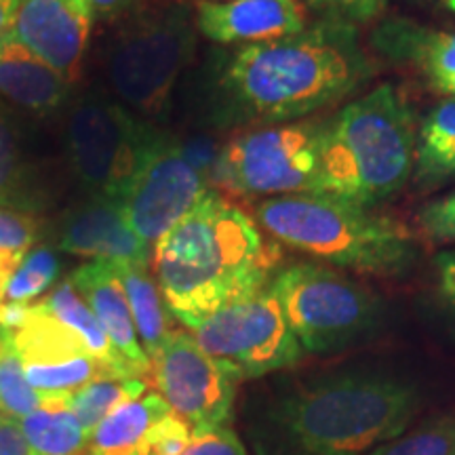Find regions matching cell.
Here are the masks:
<instances>
[{
	"label": "cell",
	"mask_w": 455,
	"mask_h": 455,
	"mask_svg": "<svg viewBox=\"0 0 455 455\" xmlns=\"http://www.w3.org/2000/svg\"><path fill=\"white\" fill-rule=\"evenodd\" d=\"M371 76L356 28L323 20L293 36L238 49L221 70L220 95L232 121L268 127L331 108Z\"/></svg>",
	"instance_id": "1"
},
{
	"label": "cell",
	"mask_w": 455,
	"mask_h": 455,
	"mask_svg": "<svg viewBox=\"0 0 455 455\" xmlns=\"http://www.w3.org/2000/svg\"><path fill=\"white\" fill-rule=\"evenodd\" d=\"M276 251L238 204L207 190L158 238L152 272L171 315L190 329L270 281Z\"/></svg>",
	"instance_id": "2"
},
{
	"label": "cell",
	"mask_w": 455,
	"mask_h": 455,
	"mask_svg": "<svg viewBox=\"0 0 455 455\" xmlns=\"http://www.w3.org/2000/svg\"><path fill=\"white\" fill-rule=\"evenodd\" d=\"M418 386L382 371L321 375L289 390L266 418L275 455H367L409 428Z\"/></svg>",
	"instance_id": "3"
},
{
	"label": "cell",
	"mask_w": 455,
	"mask_h": 455,
	"mask_svg": "<svg viewBox=\"0 0 455 455\" xmlns=\"http://www.w3.org/2000/svg\"><path fill=\"white\" fill-rule=\"evenodd\" d=\"M418 127L407 100L382 83L327 121L323 195L378 207L413 175Z\"/></svg>",
	"instance_id": "4"
},
{
	"label": "cell",
	"mask_w": 455,
	"mask_h": 455,
	"mask_svg": "<svg viewBox=\"0 0 455 455\" xmlns=\"http://www.w3.org/2000/svg\"><path fill=\"white\" fill-rule=\"evenodd\" d=\"M253 220L281 244L363 275H403L418 255L405 226L329 195L264 198Z\"/></svg>",
	"instance_id": "5"
},
{
	"label": "cell",
	"mask_w": 455,
	"mask_h": 455,
	"mask_svg": "<svg viewBox=\"0 0 455 455\" xmlns=\"http://www.w3.org/2000/svg\"><path fill=\"white\" fill-rule=\"evenodd\" d=\"M195 11L163 0L124 13L106 55L108 83L121 106L158 116L196 51Z\"/></svg>",
	"instance_id": "6"
},
{
	"label": "cell",
	"mask_w": 455,
	"mask_h": 455,
	"mask_svg": "<svg viewBox=\"0 0 455 455\" xmlns=\"http://www.w3.org/2000/svg\"><path fill=\"white\" fill-rule=\"evenodd\" d=\"M284 318L308 355H331L363 339L382 321V301L325 264L284 266L270 276Z\"/></svg>",
	"instance_id": "7"
},
{
	"label": "cell",
	"mask_w": 455,
	"mask_h": 455,
	"mask_svg": "<svg viewBox=\"0 0 455 455\" xmlns=\"http://www.w3.org/2000/svg\"><path fill=\"white\" fill-rule=\"evenodd\" d=\"M327 121H295L243 131L215 163L220 186L238 196L323 195Z\"/></svg>",
	"instance_id": "8"
},
{
	"label": "cell",
	"mask_w": 455,
	"mask_h": 455,
	"mask_svg": "<svg viewBox=\"0 0 455 455\" xmlns=\"http://www.w3.org/2000/svg\"><path fill=\"white\" fill-rule=\"evenodd\" d=\"M190 331L238 382L291 367L304 356L270 281L203 318Z\"/></svg>",
	"instance_id": "9"
},
{
	"label": "cell",
	"mask_w": 455,
	"mask_h": 455,
	"mask_svg": "<svg viewBox=\"0 0 455 455\" xmlns=\"http://www.w3.org/2000/svg\"><path fill=\"white\" fill-rule=\"evenodd\" d=\"M152 133L121 104L104 98L81 100L66 129L74 173L93 196L121 201Z\"/></svg>",
	"instance_id": "10"
},
{
	"label": "cell",
	"mask_w": 455,
	"mask_h": 455,
	"mask_svg": "<svg viewBox=\"0 0 455 455\" xmlns=\"http://www.w3.org/2000/svg\"><path fill=\"white\" fill-rule=\"evenodd\" d=\"M207 190V180L188 148L155 131L118 203L135 235L155 249L158 238L167 235Z\"/></svg>",
	"instance_id": "11"
},
{
	"label": "cell",
	"mask_w": 455,
	"mask_h": 455,
	"mask_svg": "<svg viewBox=\"0 0 455 455\" xmlns=\"http://www.w3.org/2000/svg\"><path fill=\"white\" fill-rule=\"evenodd\" d=\"M158 392L192 432L221 428L230 422L238 379L209 356L195 335L173 331L150 361Z\"/></svg>",
	"instance_id": "12"
},
{
	"label": "cell",
	"mask_w": 455,
	"mask_h": 455,
	"mask_svg": "<svg viewBox=\"0 0 455 455\" xmlns=\"http://www.w3.org/2000/svg\"><path fill=\"white\" fill-rule=\"evenodd\" d=\"M93 21L84 0H17L9 34L74 84Z\"/></svg>",
	"instance_id": "13"
},
{
	"label": "cell",
	"mask_w": 455,
	"mask_h": 455,
	"mask_svg": "<svg viewBox=\"0 0 455 455\" xmlns=\"http://www.w3.org/2000/svg\"><path fill=\"white\" fill-rule=\"evenodd\" d=\"M198 32L220 44H258L293 36L308 28L301 0H230L195 3Z\"/></svg>",
	"instance_id": "14"
},
{
	"label": "cell",
	"mask_w": 455,
	"mask_h": 455,
	"mask_svg": "<svg viewBox=\"0 0 455 455\" xmlns=\"http://www.w3.org/2000/svg\"><path fill=\"white\" fill-rule=\"evenodd\" d=\"M60 247L72 255L114 264L148 266L152 261V249L129 226L121 203L104 196H93L66 215Z\"/></svg>",
	"instance_id": "15"
},
{
	"label": "cell",
	"mask_w": 455,
	"mask_h": 455,
	"mask_svg": "<svg viewBox=\"0 0 455 455\" xmlns=\"http://www.w3.org/2000/svg\"><path fill=\"white\" fill-rule=\"evenodd\" d=\"M70 281L131 369L140 378L150 373V358L140 344L138 329L114 261L91 259L72 272Z\"/></svg>",
	"instance_id": "16"
},
{
	"label": "cell",
	"mask_w": 455,
	"mask_h": 455,
	"mask_svg": "<svg viewBox=\"0 0 455 455\" xmlns=\"http://www.w3.org/2000/svg\"><path fill=\"white\" fill-rule=\"evenodd\" d=\"M70 83L11 34L0 36V95L34 114L64 104Z\"/></svg>",
	"instance_id": "17"
},
{
	"label": "cell",
	"mask_w": 455,
	"mask_h": 455,
	"mask_svg": "<svg viewBox=\"0 0 455 455\" xmlns=\"http://www.w3.org/2000/svg\"><path fill=\"white\" fill-rule=\"evenodd\" d=\"M373 41L392 60L422 70L432 84L455 74V30H430L409 20H392L378 28Z\"/></svg>",
	"instance_id": "18"
},
{
	"label": "cell",
	"mask_w": 455,
	"mask_h": 455,
	"mask_svg": "<svg viewBox=\"0 0 455 455\" xmlns=\"http://www.w3.org/2000/svg\"><path fill=\"white\" fill-rule=\"evenodd\" d=\"M173 413L161 392H146L108 415L89 439V455H146L152 435Z\"/></svg>",
	"instance_id": "19"
},
{
	"label": "cell",
	"mask_w": 455,
	"mask_h": 455,
	"mask_svg": "<svg viewBox=\"0 0 455 455\" xmlns=\"http://www.w3.org/2000/svg\"><path fill=\"white\" fill-rule=\"evenodd\" d=\"M7 333L24 365L51 367L74 358L91 356L83 339L55 315H51L41 301L28 306L20 325Z\"/></svg>",
	"instance_id": "20"
},
{
	"label": "cell",
	"mask_w": 455,
	"mask_h": 455,
	"mask_svg": "<svg viewBox=\"0 0 455 455\" xmlns=\"http://www.w3.org/2000/svg\"><path fill=\"white\" fill-rule=\"evenodd\" d=\"M121 278L124 295H127L131 315L146 356L155 358L164 341L173 333L171 327V310L164 301L155 275L148 272V266L140 264H114Z\"/></svg>",
	"instance_id": "21"
},
{
	"label": "cell",
	"mask_w": 455,
	"mask_h": 455,
	"mask_svg": "<svg viewBox=\"0 0 455 455\" xmlns=\"http://www.w3.org/2000/svg\"><path fill=\"white\" fill-rule=\"evenodd\" d=\"M41 304L51 312V315L60 318L66 327H70L72 331L83 339V344L87 346L91 356L98 358L101 365L110 369L116 378H140V375L131 369L129 363L121 356V352L114 348V344L110 338H108L104 327L100 325L93 310H91L87 301L81 298V293L76 291V287H74L70 278L55 284L53 291H51L47 298H43Z\"/></svg>",
	"instance_id": "22"
},
{
	"label": "cell",
	"mask_w": 455,
	"mask_h": 455,
	"mask_svg": "<svg viewBox=\"0 0 455 455\" xmlns=\"http://www.w3.org/2000/svg\"><path fill=\"white\" fill-rule=\"evenodd\" d=\"M455 178V98L441 101L418 127L413 180L436 186Z\"/></svg>",
	"instance_id": "23"
},
{
	"label": "cell",
	"mask_w": 455,
	"mask_h": 455,
	"mask_svg": "<svg viewBox=\"0 0 455 455\" xmlns=\"http://www.w3.org/2000/svg\"><path fill=\"white\" fill-rule=\"evenodd\" d=\"M68 396H49L44 405L20 419L34 455H83L89 447V435L72 411Z\"/></svg>",
	"instance_id": "24"
},
{
	"label": "cell",
	"mask_w": 455,
	"mask_h": 455,
	"mask_svg": "<svg viewBox=\"0 0 455 455\" xmlns=\"http://www.w3.org/2000/svg\"><path fill=\"white\" fill-rule=\"evenodd\" d=\"M148 392V384L144 378H106L95 379L81 390L72 392L68 396L72 411L76 413L78 422L83 424L84 432L93 435V430L104 422L114 409L124 403L135 401Z\"/></svg>",
	"instance_id": "25"
},
{
	"label": "cell",
	"mask_w": 455,
	"mask_h": 455,
	"mask_svg": "<svg viewBox=\"0 0 455 455\" xmlns=\"http://www.w3.org/2000/svg\"><path fill=\"white\" fill-rule=\"evenodd\" d=\"M51 395L34 390L28 382L24 363L17 355L9 333L0 327V415L21 419L47 403Z\"/></svg>",
	"instance_id": "26"
},
{
	"label": "cell",
	"mask_w": 455,
	"mask_h": 455,
	"mask_svg": "<svg viewBox=\"0 0 455 455\" xmlns=\"http://www.w3.org/2000/svg\"><path fill=\"white\" fill-rule=\"evenodd\" d=\"M60 276V259L51 247H34L21 258L7 287V301L32 304L53 287Z\"/></svg>",
	"instance_id": "27"
},
{
	"label": "cell",
	"mask_w": 455,
	"mask_h": 455,
	"mask_svg": "<svg viewBox=\"0 0 455 455\" xmlns=\"http://www.w3.org/2000/svg\"><path fill=\"white\" fill-rule=\"evenodd\" d=\"M367 455H455V413L441 415Z\"/></svg>",
	"instance_id": "28"
},
{
	"label": "cell",
	"mask_w": 455,
	"mask_h": 455,
	"mask_svg": "<svg viewBox=\"0 0 455 455\" xmlns=\"http://www.w3.org/2000/svg\"><path fill=\"white\" fill-rule=\"evenodd\" d=\"M26 188V164L21 158L15 131L11 127L9 118L0 112V207H30Z\"/></svg>",
	"instance_id": "29"
},
{
	"label": "cell",
	"mask_w": 455,
	"mask_h": 455,
	"mask_svg": "<svg viewBox=\"0 0 455 455\" xmlns=\"http://www.w3.org/2000/svg\"><path fill=\"white\" fill-rule=\"evenodd\" d=\"M301 3L308 9H315L325 21L356 28L378 20L388 0H301Z\"/></svg>",
	"instance_id": "30"
},
{
	"label": "cell",
	"mask_w": 455,
	"mask_h": 455,
	"mask_svg": "<svg viewBox=\"0 0 455 455\" xmlns=\"http://www.w3.org/2000/svg\"><path fill=\"white\" fill-rule=\"evenodd\" d=\"M41 235V221L32 212L0 207V251L28 253Z\"/></svg>",
	"instance_id": "31"
},
{
	"label": "cell",
	"mask_w": 455,
	"mask_h": 455,
	"mask_svg": "<svg viewBox=\"0 0 455 455\" xmlns=\"http://www.w3.org/2000/svg\"><path fill=\"white\" fill-rule=\"evenodd\" d=\"M418 224L422 235L430 243L453 244L455 243V190L447 196L436 198L419 209Z\"/></svg>",
	"instance_id": "32"
},
{
	"label": "cell",
	"mask_w": 455,
	"mask_h": 455,
	"mask_svg": "<svg viewBox=\"0 0 455 455\" xmlns=\"http://www.w3.org/2000/svg\"><path fill=\"white\" fill-rule=\"evenodd\" d=\"M178 455H247L241 439L228 426L207 432H192V439Z\"/></svg>",
	"instance_id": "33"
},
{
	"label": "cell",
	"mask_w": 455,
	"mask_h": 455,
	"mask_svg": "<svg viewBox=\"0 0 455 455\" xmlns=\"http://www.w3.org/2000/svg\"><path fill=\"white\" fill-rule=\"evenodd\" d=\"M435 281L441 306L455 318V249H445L435 258Z\"/></svg>",
	"instance_id": "34"
},
{
	"label": "cell",
	"mask_w": 455,
	"mask_h": 455,
	"mask_svg": "<svg viewBox=\"0 0 455 455\" xmlns=\"http://www.w3.org/2000/svg\"><path fill=\"white\" fill-rule=\"evenodd\" d=\"M0 455H34L28 445L20 419L0 415Z\"/></svg>",
	"instance_id": "35"
},
{
	"label": "cell",
	"mask_w": 455,
	"mask_h": 455,
	"mask_svg": "<svg viewBox=\"0 0 455 455\" xmlns=\"http://www.w3.org/2000/svg\"><path fill=\"white\" fill-rule=\"evenodd\" d=\"M95 20H114L133 9L135 0H84Z\"/></svg>",
	"instance_id": "36"
},
{
	"label": "cell",
	"mask_w": 455,
	"mask_h": 455,
	"mask_svg": "<svg viewBox=\"0 0 455 455\" xmlns=\"http://www.w3.org/2000/svg\"><path fill=\"white\" fill-rule=\"evenodd\" d=\"M24 255L26 253H4V251H0V310H3L4 301H7V287H9L11 275H13L17 264H20Z\"/></svg>",
	"instance_id": "37"
},
{
	"label": "cell",
	"mask_w": 455,
	"mask_h": 455,
	"mask_svg": "<svg viewBox=\"0 0 455 455\" xmlns=\"http://www.w3.org/2000/svg\"><path fill=\"white\" fill-rule=\"evenodd\" d=\"M17 0H0V36L9 34L11 24H13Z\"/></svg>",
	"instance_id": "38"
},
{
	"label": "cell",
	"mask_w": 455,
	"mask_h": 455,
	"mask_svg": "<svg viewBox=\"0 0 455 455\" xmlns=\"http://www.w3.org/2000/svg\"><path fill=\"white\" fill-rule=\"evenodd\" d=\"M435 87L443 91V93L453 95V98H455V74H453V76H447V78H441V81H436Z\"/></svg>",
	"instance_id": "39"
},
{
	"label": "cell",
	"mask_w": 455,
	"mask_h": 455,
	"mask_svg": "<svg viewBox=\"0 0 455 455\" xmlns=\"http://www.w3.org/2000/svg\"><path fill=\"white\" fill-rule=\"evenodd\" d=\"M195 3H230V0H195Z\"/></svg>",
	"instance_id": "40"
}]
</instances>
